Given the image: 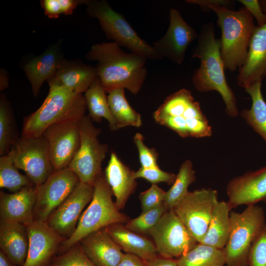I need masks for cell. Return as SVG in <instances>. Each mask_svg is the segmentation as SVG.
I'll use <instances>...</instances> for the list:
<instances>
[{
  "label": "cell",
  "mask_w": 266,
  "mask_h": 266,
  "mask_svg": "<svg viewBox=\"0 0 266 266\" xmlns=\"http://www.w3.org/2000/svg\"><path fill=\"white\" fill-rule=\"evenodd\" d=\"M86 58L98 62L97 76L106 93L123 88L136 95L146 78L147 59L124 51L113 41L93 45Z\"/></svg>",
  "instance_id": "6da1fadb"
},
{
  "label": "cell",
  "mask_w": 266,
  "mask_h": 266,
  "mask_svg": "<svg viewBox=\"0 0 266 266\" xmlns=\"http://www.w3.org/2000/svg\"><path fill=\"white\" fill-rule=\"evenodd\" d=\"M191 56L200 61V66L192 77L195 88L200 92L217 91L225 103L227 114L231 117H237L239 112L236 97L226 78L220 39L215 36L212 22L202 26Z\"/></svg>",
  "instance_id": "7a4b0ae2"
},
{
  "label": "cell",
  "mask_w": 266,
  "mask_h": 266,
  "mask_svg": "<svg viewBox=\"0 0 266 266\" xmlns=\"http://www.w3.org/2000/svg\"><path fill=\"white\" fill-rule=\"evenodd\" d=\"M153 118L157 124L183 138L209 137L212 134L200 104L185 88L167 96L153 112Z\"/></svg>",
  "instance_id": "3957f363"
},
{
  "label": "cell",
  "mask_w": 266,
  "mask_h": 266,
  "mask_svg": "<svg viewBox=\"0 0 266 266\" xmlns=\"http://www.w3.org/2000/svg\"><path fill=\"white\" fill-rule=\"evenodd\" d=\"M87 109L83 94L61 86H49L48 94L41 106L24 118L21 137H38L55 124L80 121Z\"/></svg>",
  "instance_id": "277c9868"
},
{
  "label": "cell",
  "mask_w": 266,
  "mask_h": 266,
  "mask_svg": "<svg viewBox=\"0 0 266 266\" xmlns=\"http://www.w3.org/2000/svg\"><path fill=\"white\" fill-rule=\"evenodd\" d=\"M221 30L220 54L225 70L234 71L242 65L256 26L254 18L244 8L232 10L222 5H211Z\"/></svg>",
  "instance_id": "5b68a950"
},
{
  "label": "cell",
  "mask_w": 266,
  "mask_h": 266,
  "mask_svg": "<svg viewBox=\"0 0 266 266\" xmlns=\"http://www.w3.org/2000/svg\"><path fill=\"white\" fill-rule=\"evenodd\" d=\"M92 199L82 213L72 235L62 243L60 249L64 253L87 235L109 226L127 223L128 218L120 212L112 200V191L104 173L95 182Z\"/></svg>",
  "instance_id": "8992f818"
},
{
  "label": "cell",
  "mask_w": 266,
  "mask_h": 266,
  "mask_svg": "<svg viewBox=\"0 0 266 266\" xmlns=\"http://www.w3.org/2000/svg\"><path fill=\"white\" fill-rule=\"evenodd\" d=\"M231 229L223 248L226 266H248L252 245L266 225L264 208L247 205L241 212H230Z\"/></svg>",
  "instance_id": "52a82bcc"
},
{
  "label": "cell",
  "mask_w": 266,
  "mask_h": 266,
  "mask_svg": "<svg viewBox=\"0 0 266 266\" xmlns=\"http://www.w3.org/2000/svg\"><path fill=\"white\" fill-rule=\"evenodd\" d=\"M86 11L99 20L108 39L119 46L146 59L159 60L152 45L140 37L123 15L111 8L105 0H88Z\"/></svg>",
  "instance_id": "ba28073f"
},
{
  "label": "cell",
  "mask_w": 266,
  "mask_h": 266,
  "mask_svg": "<svg viewBox=\"0 0 266 266\" xmlns=\"http://www.w3.org/2000/svg\"><path fill=\"white\" fill-rule=\"evenodd\" d=\"M80 144L68 167L78 177L80 182L94 185L101 173V165L108 152L107 144L101 143L98 136L101 131L96 128L88 115L79 121Z\"/></svg>",
  "instance_id": "9c48e42d"
},
{
  "label": "cell",
  "mask_w": 266,
  "mask_h": 266,
  "mask_svg": "<svg viewBox=\"0 0 266 266\" xmlns=\"http://www.w3.org/2000/svg\"><path fill=\"white\" fill-rule=\"evenodd\" d=\"M149 234L165 258H179L199 243L173 210L166 211Z\"/></svg>",
  "instance_id": "30bf717a"
},
{
  "label": "cell",
  "mask_w": 266,
  "mask_h": 266,
  "mask_svg": "<svg viewBox=\"0 0 266 266\" xmlns=\"http://www.w3.org/2000/svg\"><path fill=\"white\" fill-rule=\"evenodd\" d=\"M218 192L211 188L188 192L173 211L199 243L207 230Z\"/></svg>",
  "instance_id": "8fae6325"
},
{
  "label": "cell",
  "mask_w": 266,
  "mask_h": 266,
  "mask_svg": "<svg viewBox=\"0 0 266 266\" xmlns=\"http://www.w3.org/2000/svg\"><path fill=\"white\" fill-rule=\"evenodd\" d=\"M11 149L15 166L23 170L35 186L44 183L54 171L48 143L42 135L20 137Z\"/></svg>",
  "instance_id": "7c38bea8"
},
{
  "label": "cell",
  "mask_w": 266,
  "mask_h": 266,
  "mask_svg": "<svg viewBox=\"0 0 266 266\" xmlns=\"http://www.w3.org/2000/svg\"><path fill=\"white\" fill-rule=\"evenodd\" d=\"M79 182L77 175L68 167L54 171L44 183L36 186L34 220L47 222Z\"/></svg>",
  "instance_id": "4fadbf2b"
},
{
  "label": "cell",
  "mask_w": 266,
  "mask_h": 266,
  "mask_svg": "<svg viewBox=\"0 0 266 266\" xmlns=\"http://www.w3.org/2000/svg\"><path fill=\"white\" fill-rule=\"evenodd\" d=\"M169 22L165 34L152 45L159 60L166 58L180 65L184 61L188 47L198 38V33L176 9H170Z\"/></svg>",
  "instance_id": "5bb4252c"
},
{
  "label": "cell",
  "mask_w": 266,
  "mask_h": 266,
  "mask_svg": "<svg viewBox=\"0 0 266 266\" xmlns=\"http://www.w3.org/2000/svg\"><path fill=\"white\" fill-rule=\"evenodd\" d=\"M79 121L70 120L48 127L42 136L46 140L54 171L67 167L80 144Z\"/></svg>",
  "instance_id": "9a60e30c"
},
{
  "label": "cell",
  "mask_w": 266,
  "mask_h": 266,
  "mask_svg": "<svg viewBox=\"0 0 266 266\" xmlns=\"http://www.w3.org/2000/svg\"><path fill=\"white\" fill-rule=\"evenodd\" d=\"M94 186L79 182L74 190L49 216L47 222L66 239L74 232L85 206L91 201Z\"/></svg>",
  "instance_id": "2e32d148"
},
{
  "label": "cell",
  "mask_w": 266,
  "mask_h": 266,
  "mask_svg": "<svg viewBox=\"0 0 266 266\" xmlns=\"http://www.w3.org/2000/svg\"><path fill=\"white\" fill-rule=\"evenodd\" d=\"M26 226L29 244L23 266H46L66 238L52 229L45 221L34 220Z\"/></svg>",
  "instance_id": "e0dca14e"
},
{
  "label": "cell",
  "mask_w": 266,
  "mask_h": 266,
  "mask_svg": "<svg viewBox=\"0 0 266 266\" xmlns=\"http://www.w3.org/2000/svg\"><path fill=\"white\" fill-rule=\"evenodd\" d=\"M226 192L232 209L266 202V166L233 178L228 183Z\"/></svg>",
  "instance_id": "ac0fdd59"
},
{
  "label": "cell",
  "mask_w": 266,
  "mask_h": 266,
  "mask_svg": "<svg viewBox=\"0 0 266 266\" xmlns=\"http://www.w3.org/2000/svg\"><path fill=\"white\" fill-rule=\"evenodd\" d=\"M266 76V23L256 26L246 58L238 69V85L245 89L252 84L262 83Z\"/></svg>",
  "instance_id": "d6986e66"
},
{
  "label": "cell",
  "mask_w": 266,
  "mask_h": 266,
  "mask_svg": "<svg viewBox=\"0 0 266 266\" xmlns=\"http://www.w3.org/2000/svg\"><path fill=\"white\" fill-rule=\"evenodd\" d=\"M36 194L35 185L26 187L11 194L1 191L0 220L14 221L25 226L33 223Z\"/></svg>",
  "instance_id": "ffe728a7"
},
{
  "label": "cell",
  "mask_w": 266,
  "mask_h": 266,
  "mask_svg": "<svg viewBox=\"0 0 266 266\" xmlns=\"http://www.w3.org/2000/svg\"><path fill=\"white\" fill-rule=\"evenodd\" d=\"M79 243L84 253L96 266H118L124 254L106 228L87 235Z\"/></svg>",
  "instance_id": "44dd1931"
},
{
  "label": "cell",
  "mask_w": 266,
  "mask_h": 266,
  "mask_svg": "<svg viewBox=\"0 0 266 266\" xmlns=\"http://www.w3.org/2000/svg\"><path fill=\"white\" fill-rule=\"evenodd\" d=\"M29 240L26 226L18 222L0 220V247L16 266H23L26 259Z\"/></svg>",
  "instance_id": "7402d4cb"
},
{
  "label": "cell",
  "mask_w": 266,
  "mask_h": 266,
  "mask_svg": "<svg viewBox=\"0 0 266 266\" xmlns=\"http://www.w3.org/2000/svg\"><path fill=\"white\" fill-rule=\"evenodd\" d=\"M133 171L120 160L116 153L111 152L104 175L115 197L116 205L120 210L124 207L136 187Z\"/></svg>",
  "instance_id": "603a6c76"
},
{
  "label": "cell",
  "mask_w": 266,
  "mask_h": 266,
  "mask_svg": "<svg viewBox=\"0 0 266 266\" xmlns=\"http://www.w3.org/2000/svg\"><path fill=\"white\" fill-rule=\"evenodd\" d=\"M96 68L87 65L64 61L47 81L49 86H59L83 94L97 78Z\"/></svg>",
  "instance_id": "cb8c5ba5"
},
{
  "label": "cell",
  "mask_w": 266,
  "mask_h": 266,
  "mask_svg": "<svg viewBox=\"0 0 266 266\" xmlns=\"http://www.w3.org/2000/svg\"><path fill=\"white\" fill-rule=\"evenodd\" d=\"M106 230L109 236L126 253L135 255L144 261L158 256L156 246L151 240L123 224H114L106 227Z\"/></svg>",
  "instance_id": "d4e9b609"
},
{
  "label": "cell",
  "mask_w": 266,
  "mask_h": 266,
  "mask_svg": "<svg viewBox=\"0 0 266 266\" xmlns=\"http://www.w3.org/2000/svg\"><path fill=\"white\" fill-rule=\"evenodd\" d=\"M64 61L57 48L52 47L25 66L24 70L34 97L38 95L44 82L54 74Z\"/></svg>",
  "instance_id": "484cf974"
},
{
  "label": "cell",
  "mask_w": 266,
  "mask_h": 266,
  "mask_svg": "<svg viewBox=\"0 0 266 266\" xmlns=\"http://www.w3.org/2000/svg\"><path fill=\"white\" fill-rule=\"evenodd\" d=\"M228 201H218L215 204L206 232L200 242L218 249H223L231 229L230 211Z\"/></svg>",
  "instance_id": "4316f807"
},
{
  "label": "cell",
  "mask_w": 266,
  "mask_h": 266,
  "mask_svg": "<svg viewBox=\"0 0 266 266\" xmlns=\"http://www.w3.org/2000/svg\"><path fill=\"white\" fill-rule=\"evenodd\" d=\"M106 92L98 78L93 82L89 89L84 93L88 115L92 121L101 122L105 119L110 129L117 131L115 119L111 113Z\"/></svg>",
  "instance_id": "83f0119b"
},
{
  "label": "cell",
  "mask_w": 266,
  "mask_h": 266,
  "mask_svg": "<svg viewBox=\"0 0 266 266\" xmlns=\"http://www.w3.org/2000/svg\"><path fill=\"white\" fill-rule=\"evenodd\" d=\"M262 83L258 82L245 90L252 100L249 109H243L241 117L258 133L266 144V102L261 91Z\"/></svg>",
  "instance_id": "f1b7e54d"
},
{
  "label": "cell",
  "mask_w": 266,
  "mask_h": 266,
  "mask_svg": "<svg viewBox=\"0 0 266 266\" xmlns=\"http://www.w3.org/2000/svg\"><path fill=\"white\" fill-rule=\"evenodd\" d=\"M107 100L111 113L115 119L117 130L127 126L139 128L142 125L141 115L129 103L123 88L108 93Z\"/></svg>",
  "instance_id": "f546056e"
},
{
  "label": "cell",
  "mask_w": 266,
  "mask_h": 266,
  "mask_svg": "<svg viewBox=\"0 0 266 266\" xmlns=\"http://www.w3.org/2000/svg\"><path fill=\"white\" fill-rule=\"evenodd\" d=\"M178 266H225L223 249H218L201 243L177 260Z\"/></svg>",
  "instance_id": "4dcf8cb0"
},
{
  "label": "cell",
  "mask_w": 266,
  "mask_h": 266,
  "mask_svg": "<svg viewBox=\"0 0 266 266\" xmlns=\"http://www.w3.org/2000/svg\"><path fill=\"white\" fill-rule=\"evenodd\" d=\"M192 162L186 160L181 165L175 180L166 192L164 204L167 210H173L188 193V188L196 180Z\"/></svg>",
  "instance_id": "1f68e13d"
},
{
  "label": "cell",
  "mask_w": 266,
  "mask_h": 266,
  "mask_svg": "<svg viewBox=\"0 0 266 266\" xmlns=\"http://www.w3.org/2000/svg\"><path fill=\"white\" fill-rule=\"evenodd\" d=\"M14 162L12 149L0 157V187L16 192L26 187L34 185L27 176L20 173Z\"/></svg>",
  "instance_id": "d6a6232c"
},
{
  "label": "cell",
  "mask_w": 266,
  "mask_h": 266,
  "mask_svg": "<svg viewBox=\"0 0 266 266\" xmlns=\"http://www.w3.org/2000/svg\"><path fill=\"white\" fill-rule=\"evenodd\" d=\"M19 137L14 115L6 99L0 100V155L8 153Z\"/></svg>",
  "instance_id": "836d02e7"
},
{
  "label": "cell",
  "mask_w": 266,
  "mask_h": 266,
  "mask_svg": "<svg viewBox=\"0 0 266 266\" xmlns=\"http://www.w3.org/2000/svg\"><path fill=\"white\" fill-rule=\"evenodd\" d=\"M167 211V209L163 204L155 208L142 212L138 217L129 220L125 226L139 234L149 233Z\"/></svg>",
  "instance_id": "e575fe53"
},
{
  "label": "cell",
  "mask_w": 266,
  "mask_h": 266,
  "mask_svg": "<svg viewBox=\"0 0 266 266\" xmlns=\"http://www.w3.org/2000/svg\"><path fill=\"white\" fill-rule=\"evenodd\" d=\"M46 266H96L84 253L78 242L61 255L53 257Z\"/></svg>",
  "instance_id": "d590c367"
},
{
  "label": "cell",
  "mask_w": 266,
  "mask_h": 266,
  "mask_svg": "<svg viewBox=\"0 0 266 266\" xmlns=\"http://www.w3.org/2000/svg\"><path fill=\"white\" fill-rule=\"evenodd\" d=\"M143 140V135L139 133H136L133 137V142L138 150L140 167H159L157 163L158 153L157 150L154 148H150L146 146Z\"/></svg>",
  "instance_id": "8d00e7d4"
},
{
  "label": "cell",
  "mask_w": 266,
  "mask_h": 266,
  "mask_svg": "<svg viewBox=\"0 0 266 266\" xmlns=\"http://www.w3.org/2000/svg\"><path fill=\"white\" fill-rule=\"evenodd\" d=\"M176 175L161 170L159 167L156 168H143L140 167L137 170L133 171V177L143 178L152 184L165 182L172 185L174 182Z\"/></svg>",
  "instance_id": "74e56055"
},
{
  "label": "cell",
  "mask_w": 266,
  "mask_h": 266,
  "mask_svg": "<svg viewBox=\"0 0 266 266\" xmlns=\"http://www.w3.org/2000/svg\"><path fill=\"white\" fill-rule=\"evenodd\" d=\"M166 191L157 184H152L139 195L142 212L155 208L164 204Z\"/></svg>",
  "instance_id": "f35d334b"
},
{
  "label": "cell",
  "mask_w": 266,
  "mask_h": 266,
  "mask_svg": "<svg viewBox=\"0 0 266 266\" xmlns=\"http://www.w3.org/2000/svg\"><path fill=\"white\" fill-rule=\"evenodd\" d=\"M248 266H266V224L252 245Z\"/></svg>",
  "instance_id": "ab89813d"
},
{
  "label": "cell",
  "mask_w": 266,
  "mask_h": 266,
  "mask_svg": "<svg viewBox=\"0 0 266 266\" xmlns=\"http://www.w3.org/2000/svg\"><path fill=\"white\" fill-rule=\"evenodd\" d=\"M244 7L257 21L258 26L261 27L266 23V13H265L258 0H238Z\"/></svg>",
  "instance_id": "60d3db41"
},
{
  "label": "cell",
  "mask_w": 266,
  "mask_h": 266,
  "mask_svg": "<svg viewBox=\"0 0 266 266\" xmlns=\"http://www.w3.org/2000/svg\"><path fill=\"white\" fill-rule=\"evenodd\" d=\"M40 2L45 15L48 18H57L62 14L59 0H42Z\"/></svg>",
  "instance_id": "b9f144b4"
},
{
  "label": "cell",
  "mask_w": 266,
  "mask_h": 266,
  "mask_svg": "<svg viewBox=\"0 0 266 266\" xmlns=\"http://www.w3.org/2000/svg\"><path fill=\"white\" fill-rule=\"evenodd\" d=\"M186 1L199 5L204 11H209V7L211 5H222L229 8L233 2L229 0H187Z\"/></svg>",
  "instance_id": "7bdbcfd3"
},
{
  "label": "cell",
  "mask_w": 266,
  "mask_h": 266,
  "mask_svg": "<svg viewBox=\"0 0 266 266\" xmlns=\"http://www.w3.org/2000/svg\"><path fill=\"white\" fill-rule=\"evenodd\" d=\"M118 266H147L142 259L130 253H124Z\"/></svg>",
  "instance_id": "ee69618b"
},
{
  "label": "cell",
  "mask_w": 266,
  "mask_h": 266,
  "mask_svg": "<svg viewBox=\"0 0 266 266\" xmlns=\"http://www.w3.org/2000/svg\"><path fill=\"white\" fill-rule=\"evenodd\" d=\"M144 262L147 266H178L177 260L162 256H157Z\"/></svg>",
  "instance_id": "f6af8a7d"
},
{
  "label": "cell",
  "mask_w": 266,
  "mask_h": 266,
  "mask_svg": "<svg viewBox=\"0 0 266 266\" xmlns=\"http://www.w3.org/2000/svg\"><path fill=\"white\" fill-rule=\"evenodd\" d=\"M6 76L5 71L3 69L0 70V91L6 89L8 86V81Z\"/></svg>",
  "instance_id": "bcb514c9"
},
{
  "label": "cell",
  "mask_w": 266,
  "mask_h": 266,
  "mask_svg": "<svg viewBox=\"0 0 266 266\" xmlns=\"http://www.w3.org/2000/svg\"><path fill=\"white\" fill-rule=\"evenodd\" d=\"M0 266H16L1 250L0 251Z\"/></svg>",
  "instance_id": "7dc6e473"
},
{
  "label": "cell",
  "mask_w": 266,
  "mask_h": 266,
  "mask_svg": "<svg viewBox=\"0 0 266 266\" xmlns=\"http://www.w3.org/2000/svg\"><path fill=\"white\" fill-rule=\"evenodd\" d=\"M259 2L263 11L266 12V0H259Z\"/></svg>",
  "instance_id": "c3c4849f"
}]
</instances>
